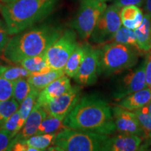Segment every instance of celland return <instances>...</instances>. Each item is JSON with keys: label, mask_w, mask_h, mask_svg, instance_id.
I'll return each mask as SVG.
<instances>
[{"label": "cell", "mask_w": 151, "mask_h": 151, "mask_svg": "<svg viewBox=\"0 0 151 151\" xmlns=\"http://www.w3.org/2000/svg\"><path fill=\"white\" fill-rule=\"evenodd\" d=\"M65 127L110 135L116 130L112 108L97 94H88L78 103L63 120Z\"/></svg>", "instance_id": "cell-1"}, {"label": "cell", "mask_w": 151, "mask_h": 151, "mask_svg": "<svg viewBox=\"0 0 151 151\" xmlns=\"http://www.w3.org/2000/svg\"><path fill=\"white\" fill-rule=\"evenodd\" d=\"M62 33L61 29L52 24L32 26L9 39L2 52L4 58L19 63L25 58L44 53Z\"/></svg>", "instance_id": "cell-2"}, {"label": "cell", "mask_w": 151, "mask_h": 151, "mask_svg": "<svg viewBox=\"0 0 151 151\" xmlns=\"http://www.w3.org/2000/svg\"><path fill=\"white\" fill-rule=\"evenodd\" d=\"M59 0H15L0 7L10 35L21 32L46 18Z\"/></svg>", "instance_id": "cell-3"}, {"label": "cell", "mask_w": 151, "mask_h": 151, "mask_svg": "<svg viewBox=\"0 0 151 151\" xmlns=\"http://www.w3.org/2000/svg\"><path fill=\"white\" fill-rule=\"evenodd\" d=\"M109 135L65 127L58 132L48 150L103 151Z\"/></svg>", "instance_id": "cell-4"}, {"label": "cell", "mask_w": 151, "mask_h": 151, "mask_svg": "<svg viewBox=\"0 0 151 151\" xmlns=\"http://www.w3.org/2000/svg\"><path fill=\"white\" fill-rule=\"evenodd\" d=\"M100 50L99 74L122 72L137 65L141 50L137 47L118 43H106Z\"/></svg>", "instance_id": "cell-5"}, {"label": "cell", "mask_w": 151, "mask_h": 151, "mask_svg": "<svg viewBox=\"0 0 151 151\" xmlns=\"http://www.w3.org/2000/svg\"><path fill=\"white\" fill-rule=\"evenodd\" d=\"M106 2L99 0H82L72 26L83 40L89 39L99 17L106 9Z\"/></svg>", "instance_id": "cell-6"}, {"label": "cell", "mask_w": 151, "mask_h": 151, "mask_svg": "<svg viewBox=\"0 0 151 151\" xmlns=\"http://www.w3.org/2000/svg\"><path fill=\"white\" fill-rule=\"evenodd\" d=\"M76 33L67 29L47 49L45 57L49 67L52 69H64L69 56L78 44Z\"/></svg>", "instance_id": "cell-7"}, {"label": "cell", "mask_w": 151, "mask_h": 151, "mask_svg": "<svg viewBox=\"0 0 151 151\" xmlns=\"http://www.w3.org/2000/svg\"><path fill=\"white\" fill-rule=\"evenodd\" d=\"M121 8L111 4L106 7L99 17L90 39L93 43L104 44L113 37L121 27Z\"/></svg>", "instance_id": "cell-8"}, {"label": "cell", "mask_w": 151, "mask_h": 151, "mask_svg": "<svg viewBox=\"0 0 151 151\" xmlns=\"http://www.w3.org/2000/svg\"><path fill=\"white\" fill-rule=\"evenodd\" d=\"M99 49L87 44L86 52L78 71L73 77L76 82L82 86H91L96 83L99 74Z\"/></svg>", "instance_id": "cell-9"}, {"label": "cell", "mask_w": 151, "mask_h": 151, "mask_svg": "<svg viewBox=\"0 0 151 151\" xmlns=\"http://www.w3.org/2000/svg\"><path fill=\"white\" fill-rule=\"evenodd\" d=\"M81 94L80 87L71 86L67 92L45 106L44 109L48 115L65 119L78 103Z\"/></svg>", "instance_id": "cell-10"}, {"label": "cell", "mask_w": 151, "mask_h": 151, "mask_svg": "<svg viewBox=\"0 0 151 151\" xmlns=\"http://www.w3.org/2000/svg\"><path fill=\"white\" fill-rule=\"evenodd\" d=\"M145 66L146 60L141 62V65L135 70L131 71L122 78L113 93L115 100L118 101L130 94L147 87Z\"/></svg>", "instance_id": "cell-11"}, {"label": "cell", "mask_w": 151, "mask_h": 151, "mask_svg": "<svg viewBox=\"0 0 151 151\" xmlns=\"http://www.w3.org/2000/svg\"><path fill=\"white\" fill-rule=\"evenodd\" d=\"M112 113L116 130L120 133L131 134L147 138L146 132L141 127L133 111L115 105L112 108Z\"/></svg>", "instance_id": "cell-12"}, {"label": "cell", "mask_w": 151, "mask_h": 151, "mask_svg": "<svg viewBox=\"0 0 151 151\" xmlns=\"http://www.w3.org/2000/svg\"><path fill=\"white\" fill-rule=\"evenodd\" d=\"M143 137L131 134L122 133L109 137L106 141L103 151H137L145 148Z\"/></svg>", "instance_id": "cell-13"}, {"label": "cell", "mask_w": 151, "mask_h": 151, "mask_svg": "<svg viewBox=\"0 0 151 151\" xmlns=\"http://www.w3.org/2000/svg\"><path fill=\"white\" fill-rule=\"evenodd\" d=\"M47 115L48 113L44 107L36 103L24 122L23 127L13 139V141H25L29 137L35 135L39 125Z\"/></svg>", "instance_id": "cell-14"}, {"label": "cell", "mask_w": 151, "mask_h": 151, "mask_svg": "<svg viewBox=\"0 0 151 151\" xmlns=\"http://www.w3.org/2000/svg\"><path fill=\"white\" fill-rule=\"evenodd\" d=\"M71 87L69 77L65 75L62 76L39 92L36 103L44 107L49 102L70 89Z\"/></svg>", "instance_id": "cell-15"}, {"label": "cell", "mask_w": 151, "mask_h": 151, "mask_svg": "<svg viewBox=\"0 0 151 151\" xmlns=\"http://www.w3.org/2000/svg\"><path fill=\"white\" fill-rule=\"evenodd\" d=\"M150 100L151 89L148 87H146L118 100L116 105L128 111H133L143 108Z\"/></svg>", "instance_id": "cell-16"}, {"label": "cell", "mask_w": 151, "mask_h": 151, "mask_svg": "<svg viewBox=\"0 0 151 151\" xmlns=\"http://www.w3.org/2000/svg\"><path fill=\"white\" fill-rule=\"evenodd\" d=\"M137 46L143 52L151 50V14L146 13L139 27L134 29Z\"/></svg>", "instance_id": "cell-17"}, {"label": "cell", "mask_w": 151, "mask_h": 151, "mask_svg": "<svg viewBox=\"0 0 151 151\" xmlns=\"http://www.w3.org/2000/svg\"><path fill=\"white\" fill-rule=\"evenodd\" d=\"M143 14L139 6L134 5L126 6L120 10L121 23L124 27L134 30L140 26Z\"/></svg>", "instance_id": "cell-18"}, {"label": "cell", "mask_w": 151, "mask_h": 151, "mask_svg": "<svg viewBox=\"0 0 151 151\" xmlns=\"http://www.w3.org/2000/svg\"><path fill=\"white\" fill-rule=\"evenodd\" d=\"M64 75H65L64 69H51L47 72L30 76L27 78V81L32 86L41 91L52 81Z\"/></svg>", "instance_id": "cell-19"}, {"label": "cell", "mask_w": 151, "mask_h": 151, "mask_svg": "<svg viewBox=\"0 0 151 151\" xmlns=\"http://www.w3.org/2000/svg\"><path fill=\"white\" fill-rule=\"evenodd\" d=\"M87 44H78L72 53L69 56L65 67L64 68L65 73L69 78H73L78 71L79 67L82 63L86 52Z\"/></svg>", "instance_id": "cell-20"}, {"label": "cell", "mask_w": 151, "mask_h": 151, "mask_svg": "<svg viewBox=\"0 0 151 151\" xmlns=\"http://www.w3.org/2000/svg\"><path fill=\"white\" fill-rule=\"evenodd\" d=\"M19 63L31 73V76L47 72L51 69L46 62L45 52L39 55L25 58Z\"/></svg>", "instance_id": "cell-21"}, {"label": "cell", "mask_w": 151, "mask_h": 151, "mask_svg": "<svg viewBox=\"0 0 151 151\" xmlns=\"http://www.w3.org/2000/svg\"><path fill=\"white\" fill-rule=\"evenodd\" d=\"M39 90L36 89L33 87L31 92L29 94L25 97V99L23 100V101L21 103L20 109H18L19 113H20V121L18 124V131L21 129V128L23 127L24 122L27 120V117L29 116V113H31L32 110L34 106L35 105L37 102V99L38 95L39 94Z\"/></svg>", "instance_id": "cell-22"}, {"label": "cell", "mask_w": 151, "mask_h": 151, "mask_svg": "<svg viewBox=\"0 0 151 151\" xmlns=\"http://www.w3.org/2000/svg\"><path fill=\"white\" fill-rule=\"evenodd\" d=\"M63 120L64 119L57 118L48 114L41 122L36 132V134L58 133V132H59L65 128L63 124Z\"/></svg>", "instance_id": "cell-23"}, {"label": "cell", "mask_w": 151, "mask_h": 151, "mask_svg": "<svg viewBox=\"0 0 151 151\" xmlns=\"http://www.w3.org/2000/svg\"><path fill=\"white\" fill-rule=\"evenodd\" d=\"M107 43H118L138 48L134 30L129 29L124 26H121Z\"/></svg>", "instance_id": "cell-24"}, {"label": "cell", "mask_w": 151, "mask_h": 151, "mask_svg": "<svg viewBox=\"0 0 151 151\" xmlns=\"http://www.w3.org/2000/svg\"><path fill=\"white\" fill-rule=\"evenodd\" d=\"M57 134L58 133L35 134L25 140V142L29 146L37 148L39 151L45 150L52 144Z\"/></svg>", "instance_id": "cell-25"}, {"label": "cell", "mask_w": 151, "mask_h": 151, "mask_svg": "<svg viewBox=\"0 0 151 151\" xmlns=\"http://www.w3.org/2000/svg\"><path fill=\"white\" fill-rule=\"evenodd\" d=\"M31 73L20 66L0 65V76L9 81H16L20 78H28Z\"/></svg>", "instance_id": "cell-26"}, {"label": "cell", "mask_w": 151, "mask_h": 151, "mask_svg": "<svg viewBox=\"0 0 151 151\" xmlns=\"http://www.w3.org/2000/svg\"><path fill=\"white\" fill-rule=\"evenodd\" d=\"M33 87L31 86L27 78H20L14 81V98L18 102L21 104L23 100L31 92Z\"/></svg>", "instance_id": "cell-27"}, {"label": "cell", "mask_w": 151, "mask_h": 151, "mask_svg": "<svg viewBox=\"0 0 151 151\" xmlns=\"http://www.w3.org/2000/svg\"><path fill=\"white\" fill-rule=\"evenodd\" d=\"M19 104L14 98L0 101V127L6 120L19 109Z\"/></svg>", "instance_id": "cell-28"}, {"label": "cell", "mask_w": 151, "mask_h": 151, "mask_svg": "<svg viewBox=\"0 0 151 151\" xmlns=\"http://www.w3.org/2000/svg\"><path fill=\"white\" fill-rule=\"evenodd\" d=\"M14 81L7 80L0 76V101H6L13 97Z\"/></svg>", "instance_id": "cell-29"}, {"label": "cell", "mask_w": 151, "mask_h": 151, "mask_svg": "<svg viewBox=\"0 0 151 151\" xmlns=\"http://www.w3.org/2000/svg\"><path fill=\"white\" fill-rule=\"evenodd\" d=\"M20 121V113L18 110L14 113H13L9 118L6 120V122L1 126V128L8 131L9 132L16 137V135L18 133V124Z\"/></svg>", "instance_id": "cell-30"}, {"label": "cell", "mask_w": 151, "mask_h": 151, "mask_svg": "<svg viewBox=\"0 0 151 151\" xmlns=\"http://www.w3.org/2000/svg\"><path fill=\"white\" fill-rule=\"evenodd\" d=\"M133 112L137 117L141 127L146 132L147 138H148V134L151 133V115L143 113L139 109L133 111Z\"/></svg>", "instance_id": "cell-31"}, {"label": "cell", "mask_w": 151, "mask_h": 151, "mask_svg": "<svg viewBox=\"0 0 151 151\" xmlns=\"http://www.w3.org/2000/svg\"><path fill=\"white\" fill-rule=\"evenodd\" d=\"M10 34L9 32L8 27L4 20L0 19V54L2 53L6 46L9 39Z\"/></svg>", "instance_id": "cell-32"}, {"label": "cell", "mask_w": 151, "mask_h": 151, "mask_svg": "<svg viewBox=\"0 0 151 151\" xmlns=\"http://www.w3.org/2000/svg\"><path fill=\"white\" fill-rule=\"evenodd\" d=\"M14 138L10 132L0 127V151L9 150Z\"/></svg>", "instance_id": "cell-33"}, {"label": "cell", "mask_w": 151, "mask_h": 151, "mask_svg": "<svg viewBox=\"0 0 151 151\" xmlns=\"http://www.w3.org/2000/svg\"><path fill=\"white\" fill-rule=\"evenodd\" d=\"M145 66V76H146V86L148 88L151 86V50L148 52Z\"/></svg>", "instance_id": "cell-34"}, {"label": "cell", "mask_w": 151, "mask_h": 151, "mask_svg": "<svg viewBox=\"0 0 151 151\" xmlns=\"http://www.w3.org/2000/svg\"><path fill=\"white\" fill-rule=\"evenodd\" d=\"M144 1L145 0H115L114 4L118 6L120 8L129 5H134L140 7L143 5Z\"/></svg>", "instance_id": "cell-35"}, {"label": "cell", "mask_w": 151, "mask_h": 151, "mask_svg": "<svg viewBox=\"0 0 151 151\" xmlns=\"http://www.w3.org/2000/svg\"><path fill=\"white\" fill-rule=\"evenodd\" d=\"M141 111H142L143 113H148V114L151 115V100L147 104L146 106L139 109Z\"/></svg>", "instance_id": "cell-36"}, {"label": "cell", "mask_w": 151, "mask_h": 151, "mask_svg": "<svg viewBox=\"0 0 151 151\" xmlns=\"http://www.w3.org/2000/svg\"><path fill=\"white\" fill-rule=\"evenodd\" d=\"M145 10L146 13L151 14V0H145Z\"/></svg>", "instance_id": "cell-37"}, {"label": "cell", "mask_w": 151, "mask_h": 151, "mask_svg": "<svg viewBox=\"0 0 151 151\" xmlns=\"http://www.w3.org/2000/svg\"><path fill=\"white\" fill-rule=\"evenodd\" d=\"M1 1H3V2H4V3H6V2H10V1H15V0H1Z\"/></svg>", "instance_id": "cell-38"}, {"label": "cell", "mask_w": 151, "mask_h": 151, "mask_svg": "<svg viewBox=\"0 0 151 151\" xmlns=\"http://www.w3.org/2000/svg\"><path fill=\"white\" fill-rule=\"evenodd\" d=\"M99 1H104V2H106V1H110V0H99Z\"/></svg>", "instance_id": "cell-39"}, {"label": "cell", "mask_w": 151, "mask_h": 151, "mask_svg": "<svg viewBox=\"0 0 151 151\" xmlns=\"http://www.w3.org/2000/svg\"><path fill=\"white\" fill-rule=\"evenodd\" d=\"M148 138H150V139H151V133L148 134Z\"/></svg>", "instance_id": "cell-40"}, {"label": "cell", "mask_w": 151, "mask_h": 151, "mask_svg": "<svg viewBox=\"0 0 151 151\" xmlns=\"http://www.w3.org/2000/svg\"><path fill=\"white\" fill-rule=\"evenodd\" d=\"M150 89H151V86H150Z\"/></svg>", "instance_id": "cell-41"}]
</instances>
